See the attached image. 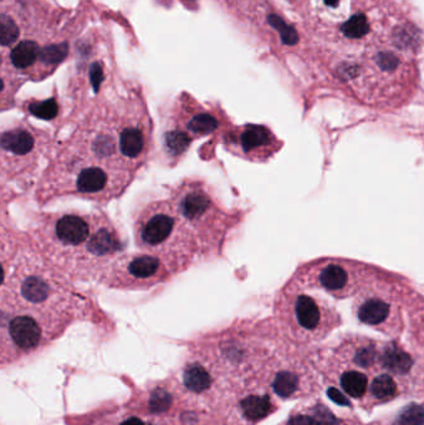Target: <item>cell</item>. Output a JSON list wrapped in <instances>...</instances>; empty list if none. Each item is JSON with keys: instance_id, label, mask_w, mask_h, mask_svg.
<instances>
[{"instance_id": "1", "label": "cell", "mask_w": 424, "mask_h": 425, "mask_svg": "<svg viewBox=\"0 0 424 425\" xmlns=\"http://www.w3.org/2000/svg\"><path fill=\"white\" fill-rule=\"evenodd\" d=\"M153 125L145 102L96 106L81 121L41 177L36 200L74 195L106 204L119 198L147 163Z\"/></svg>"}, {"instance_id": "2", "label": "cell", "mask_w": 424, "mask_h": 425, "mask_svg": "<svg viewBox=\"0 0 424 425\" xmlns=\"http://www.w3.org/2000/svg\"><path fill=\"white\" fill-rule=\"evenodd\" d=\"M31 246L65 279L99 280L126 243L102 211L41 213L31 228Z\"/></svg>"}, {"instance_id": "3", "label": "cell", "mask_w": 424, "mask_h": 425, "mask_svg": "<svg viewBox=\"0 0 424 425\" xmlns=\"http://www.w3.org/2000/svg\"><path fill=\"white\" fill-rule=\"evenodd\" d=\"M6 271L1 287V311L24 312L58 330L79 307L81 296L71 281L60 275L31 244L21 251Z\"/></svg>"}, {"instance_id": "4", "label": "cell", "mask_w": 424, "mask_h": 425, "mask_svg": "<svg viewBox=\"0 0 424 425\" xmlns=\"http://www.w3.org/2000/svg\"><path fill=\"white\" fill-rule=\"evenodd\" d=\"M170 204L200 246V256H218L230 231L239 224V211L225 209L200 178H185L168 187Z\"/></svg>"}, {"instance_id": "5", "label": "cell", "mask_w": 424, "mask_h": 425, "mask_svg": "<svg viewBox=\"0 0 424 425\" xmlns=\"http://www.w3.org/2000/svg\"><path fill=\"white\" fill-rule=\"evenodd\" d=\"M134 236L140 251L160 256L177 275L200 256L195 236L167 198L141 205L134 216Z\"/></svg>"}, {"instance_id": "6", "label": "cell", "mask_w": 424, "mask_h": 425, "mask_svg": "<svg viewBox=\"0 0 424 425\" xmlns=\"http://www.w3.org/2000/svg\"><path fill=\"white\" fill-rule=\"evenodd\" d=\"M392 272L361 261L321 258L300 265L288 282L303 290H320L337 300L359 295Z\"/></svg>"}, {"instance_id": "7", "label": "cell", "mask_w": 424, "mask_h": 425, "mask_svg": "<svg viewBox=\"0 0 424 425\" xmlns=\"http://www.w3.org/2000/svg\"><path fill=\"white\" fill-rule=\"evenodd\" d=\"M228 117L218 110L205 109L192 97L180 99L170 112L163 130V153L168 165H175L195 140L232 127Z\"/></svg>"}, {"instance_id": "8", "label": "cell", "mask_w": 424, "mask_h": 425, "mask_svg": "<svg viewBox=\"0 0 424 425\" xmlns=\"http://www.w3.org/2000/svg\"><path fill=\"white\" fill-rule=\"evenodd\" d=\"M1 180L16 183L31 177L50 150L53 137L45 130L21 121L1 132Z\"/></svg>"}, {"instance_id": "9", "label": "cell", "mask_w": 424, "mask_h": 425, "mask_svg": "<svg viewBox=\"0 0 424 425\" xmlns=\"http://www.w3.org/2000/svg\"><path fill=\"white\" fill-rule=\"evenodd\" d=\"M177 275L160 256L137 251L124 253L101 274L97 282L109 289L124 291L150 290Z\"/></svg>"}, {"instance_id": "10", "label": "cell", "mask_w": 424, "mask_h": 425, "mask_svg": "<svg viewBox=\"0 0 424 425\" xmlns=\"http://www.w3.org/2000/svg\"><path fill=\"white\" fill-rule=\"evenodd\" d=\"M275 311L308 333L324 332L339 319L327 301L288 281L276 295Z\"/></svg>"}, {"instance_id": "11", "label": "cell", "mask_w": 424, "mask_h": 425, "mask_svg": "<svg viewBox=\"0 0 424 425\" xmlns=\"http://www.w3.org/2000/svg\"><path fill=\"white\" fill-rule=\"evenodd\" d=\"M222 143L232 155L253 163H265L283 148V140L269 127L254 123L232 126L222 136Z\"/></svg>"}, {"instance_id": "12", "label": "cell", "mask_w": 424, "mask_h": 425, "mask_svg": "<svg viewBox=\"0 0 424 425\" xmlns=\"http://www.w3.org/2000/svg\"><path fill=\"white\" fill-rule=\"evenodd\" d=\"M3 340L21 352L36 350L44 340V333L50 329L39 319L24 312L1 311Z\"/></svg>"}, {"instance_id": "13", "label": "cell", "mask_w": 424, "mask_h": 425, "mask_svg": "<svg viewBox=\"0 0 424 425\" xmlns=\"http://www.w3.org/2000/svg\"><path fill=\"white\" fill-rule=\"evenodd\" d=\"M374 29V21L364 14V11H356L339 24V35L347 43H359L369 35Z\"/></svg>"}, {"instance_id": "14", "label": "cell", "mask_w": 424, "mask_h": 425, "mask_svg": "<svg viewBox=\"0 0 424 425\" xmlns=\"http://www.w3.org/2000/svg\"><path fill=\"white\" fill-rule=\"evenodd\" d=\"M40 53L41 49L36 41H21L11 50V64L18 70H26V69H29V67L34 65L38 59H40Z\"/></svg>"}, {"instance_id": "15", "label": "cell", "mask_w": 424, "mask_h": 425, "mask_svg": "<svg viewBox=\"0 0 424 425\" xmlns=\"http://www.w3.org/2000/svg\"><path fill=\"white\" fill-rule=\"evenodd\" d=\"M382 365L386 370H391L397 375H403L411 370L412 358L403 350H401L397 346L391 343L384 347Z\"/></svg>"}, {"instance_id": "16", "label": "cell", "mask_w": 424, "mask_h": 425, "mask_svg": "<svg viewBox=\"0 0 424 425\" xmlns=\"http://www.w3.org/2000/svg\"><path fill=\"white\" fill-rule=\"evenodd\" d=\"M26 112L36 118L44 121H54L60 115V105L55 97L46 100H31L26 104Z\"/></svg>"}, {"instance_id": "17", "label": "cell", "mask_w": 424, "mask_h": 425, "mask_svg": "<svg viewBox=\"0 0 424 425\" xmlns=\"http://www.w3.org/2000/svg\"><path fill=\"white\" fill-rule=\"evenodd\" d=\"M241 410L250 420L263 419L269 414L271 403L266 395H250L241 402Z\"/></svg>"}, {"instance_id": "18", "label": "cell", "mask_w": 424, "mask_h": 425, "mask_svg": "<svg viewBox=\"0 0 424 425\" xmlns=\"http://www.w3.org/2000/svg\"><path fill=\"white\" fill-rule=\"evenodd\" d=\"M185 385L188 390L195 393H202L210 387V375L200 365H192L187 367L185 372Z\"/></svg>"}, {"instance_id": "19", "label": "cell", "mask_w": 424, "mask_h": 425, "mask_svg": "<svg viewBox=\"0 0 424 425\" xmlns=\"http://www.w3.org/2000/svg\"><path fill=\"white\" fill-rule=\"evenodd\" d=\"M341 387L347 394L359 398L367 388V377L359 372H346L341 377Z\"/></svg>"}, {"instance_id": "20", "label": "cell", "mask_w": 424, "mask_h": 425, "mask_svg": "<svg viewBox=\"0 0 424 425\" xmlns=\"http://www.w3.org/2000/svg\"><path fill=\"white\" fill-rule=\"evenodd\" d=\"M316 416L309 415H295L290 419L289 425H339L334 415L324 407L315 409Z\"/></svg>"}, {"instance_id": "21", "label": "cell", "mask_w": 424, "mask_h": 425, "mask_svg": "<svg viewBox=\"0 0 424 425\" xmlns=\"http://www.w3.org/2000/svg\"><path fill=\"white\" fill-rule=\"evenodd\" d=\"M298 385H299V380L294 373L280 372L279 375L275 377L273 388L279 397L288 398L290 395L294 394L295 390H298Z\"/></svg>"}, {"instance_id": "22", "label": "cell", "mask_w": 424, "mask_h": 425, "mask_svg": "<svg viewBox=\"0 0 424 425\" xmlns=\"http://www.w3.org/2000/svg\"><path fill=\"white\" fill-rule=\"evenodd\" d=\"M396 383L389 375H379L371 385V393L377 399H387L396 394Z\"/></svg>"}, {"instance_id": "23", "label": "cell", "mask_w": 424, "mask_h": 425, "mask_svg": "<svg viewBox=\"0 0 424 425\" xmlns=\"http://www.w3.org/2000/svg\"><path fill=\"white\" fill-rule=\"evenodd\" d=\"M19 28L16 24V21L11 19V16L3 14L1 21H0V41L1 45L9 46L13 43H16V39L19 38Z\"/></svg>"}, {"instance_id": "24", "label": "cell", "mask_w": 424, "mask_h": 425, "mask_svg": "<svg viewBox=\"0 0 424 425\" xmlns=\"http://www.w3.org/2000/svg\"><path fill=\"white\" fill-rule=\"evenodd\" d=\"M398 425H424V408L418 404L406 407L397 419Z\"/></svg>"}, {"instance_id": "25", "label": "cell", "mask_w": 424, "mask_h": 425, "mask_svg": "<svg viewBox=\"0 0 424 425\" xmlns=\"http://www.w3.org/2000/svg\"><path fill=\"white\" fill-rule=\"evenodd\" d=\"M67 55V45L66 44H58L51 45L45 49H41L40 60L48 66H55L60 64Z\"/></svg>"}, {"instance_id": "26", "label": "cell", "mask_w": 424, "mask_h": 425, "mask_svg": "<svg viewBox=\"0 0 424 425\" xmlns=\"http://www.w3.org/2000/svg\"><path fill=\"white\" fill-rule=\"evenodd\" d=\"M376 358V350L372 346L361 347L354 355V363L359 367H369Z\"/></svg>"}, {"instance_id": "27", "label": "cell", "mask_w": 424, "mask_h": 425, "mask_svg": "<svg viewBox=\"0 0 424 425\" xmlns=\"http://www.w3.org/2000/svg\"><path fill=\"white\" fill-rule=\"evenodd\" d=\"M170 405V395L165 390H156L155 393L151 395L150 407L153 412L167 409Z\"/></svg>"}, {"instance_id": "28", "label": "cell", "mask_w": 424, "mask_h": 425, "mask_svg": "<svg viewBox=\"0 0 424 425\" xmlns=\"http://www.w3.org/2000/svg\"><path fill=\"white\" fill-rule=\"evenodd\" d=\"M327 395H329L330 399L334 400L336 404L344 405V407H349V400L336 388H330L327 390Z\"/></svg>"}, {"instance_id": "29", "label": "cell", "mask_w": 424, "mask_h": 425, "mask_svg": "<svg viewBox=\"0 0 424 425\" xmlns=\"http://www.w3.org/2000/svg\"><path fill=\"white\" fill-rule=\"evenodd\" d=\"M120 425H147L143 420H141L137 416H131L129 419L124 420Z\"/></svg>"}, {"instance_id": "30", "label": "cell", "mask_w": 424, "mask_h": 425, "mask_svg": "<svg viewBox=\"0 0 424 425\" xmlns=\"http://www.w3.org/2000/svg\"><path fill=\"white\" fill-rule=\"evenodd\" d=\"M322 1H324L325 6L331 9H337L339 6V0H322Z\"/></svg>"}]
</instances>
